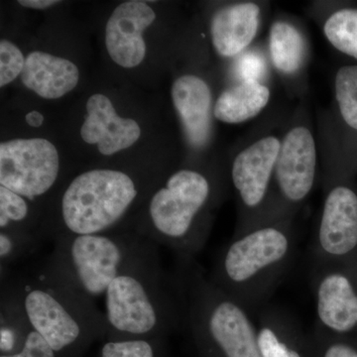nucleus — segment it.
Listing matches in <instances>:
<instances>
[{"label":"nucleus","mask_w":357,"mask_h":357,"mask_svg":"<svg viewBox=\"0 0 357 357\" xmlns=\"http://www.w3.org/2000/svg\"><path fill=\"white\" fill-rule=\"evenodd\" d=\"M280 146V138L270 134L253 141L234 157L230 178L243 213L236 234L266 222Z\"/></svg>","instance_id":"9"},{"label":"nucleus","mask_w":357,"mask_h":357,"mask_svg":"<svg viewBox=\"0 0 357 357\" xmlns=\"http://www.w3.org/2000/svg\"><path fill=\"white\" fill-rule=\"evenodd\" d=\"M26 121L32 128H40L43 124L44 116L39 112L34 110V112H29L26 115Z\"/></svg>","instance_id":"31"},{"label":"nucleus","mask_w":357,"mask_h":357,"mask_svg":"<svg viewBox=\"0 0 357 357\" xmlns=\"http://www.w3.org/2000/svg\"><path fill=\"white\" fill-rule=\"evenodd\" d=\"M335 95L340 116L357 130V66H344L335 75Z\"/></svg>","instance_id":"22"},{"label":"nucleus","mask_w":357,"mask_h":357,"mask_svg":"<svg viewBox=\"0 0 357 357\" xmlns=\"http://www.w3.org/2000/svg\"><path fill=\"white\" fill-rule=\"evenodd\" d=\"M261 7L236 2L218 9L211 20V38L218 56L238 58L255 41L261 24Z\"/></svg>","instance_id":"16"},{"label":"nucleus","mask_w":357,"mask_h":357,"mask_svg":"<svg viewBox=\"0 0 357 357\" xmlns=\"http://www.w3.org/2000/svg\"><path fill=\"white\" fill-rule=\"evenodd\" d=\"M312 288L317 318L324 330L345 333L357 326V291L349 275L331 262H314Z\"/></svg>","instance_id":"12"},{"label":"nucleus","mask_w":357,"mask_h":357,"mask_svg":"<svg viewBox=\"0 0 357 357\" xmlns=\"http://www.w3.org/2000/svg\"><path fill=\"white\" fill-rule=\"evenodd\" d=\"M211 199L210 178L192 169L178 170L151 195L146 217L135 232L172 249L181 262L192 261L206 244L208 225L204 213Z\"/></svg>","instance_id":"4"},{"label":"nucleus","mask_w":357,"mask_h":357,"mask_svg":"<svg viewBox=\"0 0 357 357\" xmlns=\"http://www.w3.org/2000/svg\"><path fill=\"white\" fill-rule=\"evenodd\" d=\"M100 357H156L151 337H114L103 344Z\"/></svg>","instance_id":"25"},{"label":"nucleus","mask_w":357,"mask_h":357,"mask_svg":"<svg viewBox=\"0 0 357 357\" xmlns=\"http://www.w3.org/2000/svg\"><path fill=\"white\" fill-rule=\"evenodd\" d=\"M57 148L44 138L14 139L0 144V185L34 202L57 182Z\"/></svg>","instance_id":"10"},{"label":"nucleus","mask_w":357,"mask_h":357,"mask_svg":"<svg viewBox=\"0 0 357 357\" xmlns=\"http://www.w3.org/2000/svg\"><path fill=\"white\" fill-rule=\"evenodd\" d=\"M140 195L137 183L123 171L95 169L73 178L59 202L57 220L45 234H107L115 229Z\"/></svg>","instance_id":"7"},{"label":"nucleus","mask_w":357,"mask_h":357,"mask_svg":"<svg viewBox=\"0 0 357 357\" xmlns=\"http://www.w3.org/2000/svg\"><path fill=\"white\" fill-rule=\"evenodd\" d=\"M266 67V61L259 52L248 50L237 59L236 76L238 82L263 83V79L267 74Z\"/></svg>","instance_id":"27"},{"label":"nucleus","mask_w":357,"mask_h":357,"mask_svg":"<svg viewBox=\"0 0 357 357\" xmlns=\"http://www.w3.org/2000/svg\"><path fill=\"white\" fill-rule=\"evenodd\" d=\"M30 328L58 354L88 338L109 335L105 314L95 301L44 277L18 278L6 284Z\"/></svg>","instance_id":"6"},{"label":"nucleus","mask_w":357,"mask_h":357,"mask_svg":"<svg viewBox=\"0 0 357 357\" xmlns=\"http://www.w3.org/2000/svg\"><path fill=\"white\" fill-rule=\"evenodd\" d=\"M156 255L157 244L136 232L61 236L39 275L96 302L119 274Z\"/></svg>","instance_id":"2"},{"label":"nucleus","mask_w":357,"mask_h":357,"mask_svg":"<svg viewBox=\"0 0 357 357\" xmlns=\"http://www.w3.org/2000/svg\"><path fill=\"white\" fill-rule=\"evenodd\" d=\"M26 59L16 45L2 39L0 42V86L10 84L24 70Z\"/></svg>","instance_id":"26"},{"label":"nucleus","mask_w":357,"mask_h":357,"mask_svg":"<svg viewBox=\"0 0 357 357\" xmlns=\"http://www.w3.org/2000/svg\"><path fill=\"white\" fill-rule=\"evenodd\" d=\"M323 357H357V351L347 344H333L326 349Z\"/></svg>","instance_id":"29"},{"label":"nucleus","mask_w":357,"mask_h":357,"mask_svg":"<svg viewBox=\"0 0 357 357\" xmlns=\"http://www.w3.org/2000/svg\"><path fill=\"white\" fill-rule=\"evenodd\" d=\"M79 69L67 59L35 51L26 58L21 79L26 88L46 100L62 98L79 83Z\"/></svg>","instance_id":"17"},{"label":"nucleus","mask_w":357,"mask_h":357,"mask_svg":"<svg viewBox=\"0 0 357 357\" xmlns=\"http://www.w3.org/2000/svg\"><path fill=\"white\" fill-rule=\"evenodd\" d=\"M182 323L223 357H261L251 314L204 275L194 261L181 263L174 281Z\"/></svg>","instance_id":"3"},{"label":"nucleus","mask_w":357,"mask_h":357,"mask_svg":"<svg viewBox=\"0 0 357 357\" xmlns=\"http://www.w3.org/2000/svg\"><path fill=\"white\" fill-rule=\"evenodd\" d=\"M155 20L144 1L123 2L114 9L105 27V46L114 62L123 68L141 64L146 54L143 32Z\"/></svg>","instance_id":"13"},{"label":"nucleus","mask_w":357,"mask_h":357,"mask_svg":"<svg viewBox=\"0 0 357 357\" xmlns=\"http://www.w3.org/2000/svg\"><path fill=\"white\" fill-rule=\"evenodd\" d=\"M20 6L33 9H45L48 7L56 6L60 3L57 0H20L18 1Z\"/></svg>","instance_id":"30"},{"label":"nucleus","mask_w":357,"mask_h":357,"mask_svg":"<svg viewBox=\"0 0 357 357\" xmlns=\"http://www.w3.org/2000/svg\"><path fill=\"white\" fill-rule=\"evenodd\" d=\"M317 163L316 140L311 129L306 124H294L281 139L265 225L290 220L293 211L311 194Z\"/></svg>","instance_id":"8"},{"label":"nucleus","mask_w":357,"mask_h":357,"mask_svg":"<svg viewBox=\"0 0 357 357\" xmlns=\"http://www.w3.org/2000/svg\"><path fill=\"white\" fill-rule=\"evenodd\" d=\"M295 250L290 220L253 227L223 248L211 280L252 314L283 280Z\"/></svg>","instance_id":"1"},{"label":"nucleus","mask_w":357,"mask_h":357,"mask_svg":"<svg viewBox=\"0 0 357 357\" xmlns=\"http://www.w3.org/2000/svg\"><path fill=\"white\" fill-rule=\"evenodd\" d=\"M324 35L333 47L357 60V9H340L323 26Z\"/></svg>","instance_id":"21"},{"label":"nucleus","mask_w":357,"mask_h":357,"mask_svg":"<svg viewBox=\"0 0 357 357\" xmlns=\"http://www.w3.org/2000/svg\"><path fill=\"white\" fill-rule=\"evenodd\" d=\"M271 91L257 82H237L220 93L213 107V117L227 124H239L261 114L269 103Z\"/></svg>","instance_id":"18"},{"label":"nucleus","mask_w":357,"mask_h":357,"mask_svg":"<svg viewBox=\"0 0 357 357\" xmlns=\"http://www.w3.org/2000/svg\"><path fill=\"white\" fill-rule=\"evenodd\" d=\"M307 39L292 21L278 20L270 26L268 53L276 72L282 77H297L307 62Z\"/></svg>","instance_id":"19"},{"label":"nucleus","mask_w":357,"mask_h":357,"mask_svg":"<svg viewBox=\"0 0 357 357\" xmlns=\"http://www.w3.org/2000/svg\"><path fill=\"white\" fill-rule=\"evenodd\" d=\"M0 357H56V352L39 333L31 328L26 335L24 344L20 352L10 356L2 354Z\"/></svg>","instance_id":"28"},{"label":"nucleus","mask_w":357,"mask_h":357,"mask_svg":"<svg viewBox=\"0 0 357 357\" xmlns=\"http://www.w3.org/2000/svg\"><path fill=\"white\" fill-rule=\"evenodd\" d=\"M357 248V195L347 185L328 191L312 243L314 262L342 259Z\"/></svg>","instance_id":"11"},{"label":"nucleus","mask_w":357,"mask_h":357,"mask_svg":"<svg viewBox=\"0 0 357 357\" xmlns=\"http://www.w3.org/2000/svg\"><path fill=\"white\" fill-rule=\"evenodd\" d=\"M293 323L291 317L280 310L274 307L260 310L258 328H256L260 356L302 357L286 338Z\"/></svg>","instance_id":"20"},{"label":"nucleus","mask_w":357,"mask_h":357,"mask_svg":"<svg viewBox=\"0 0 357 357\" xmlns=\"http://www.w3.org/2000/svg\"><path fill=\"white\" fill-rule=\"evenodd\" d=\"M30 202L24 197L0 185V229L28 231L22 225L29 220Z\"/></svg>","instance_id":"24"},{"label":"nucleus","mask_w":357,"mask_h":357,"mask_svg":"<svg viewBox=\"0 0 357 357\" xmlns=\"http://www.w3.org/2000/svg\"><path fill=\"white\" fill-rule=\"evenodd\" d=\"M103 298L109 335L114 337H153L182 324L175 286L167 287L158 255L119 274Z\"/></svg>","instance_id":"5"},{"label":"nucleus","mask_w":357,"mask_h":357,"mask_svg":"<svg viewBox=\"0 0 357 357\" xmlns=\"http://www.w3.org/2000/svg\"><path fill=\"white\" fill-rule=\"evenodd\" d=\"M171 96L190 146L204 149L213 133L215 103L210 86L196 75H183L174 82Z\"/></svg>","instance_id":"14"},{"label":"nucleus","mask_w":357,"mask_h":357,"mask_svg":"<svg viewBox=\"0 0 357 357\" xmlns=\"http://www.w3.org/2000/svg\"><path fill=\"white\" fill-rule=\"evenodd\" d=\"M86 119L81 136L89 144H98L102 155H112L128 149L139 139V124L130 119H123L115 112L107 96L96 93L86 102Z\"/></svg>","instance_id":"15"},{"label":"nucleus","mask_w":357,"mask_h":357,"mask_svg":"<svg viewBox=\"0 0 357 357\" xmlns=\"http://www.w3.org/2000/svg\"><path fill=\"white\" fill-rule=\"evenodd\" d=\"M36 234L18 229L0 231V265L1 272L23 256L34 252L39 245Z\"/></svg>","instance_id":"23"}]
</instances>
